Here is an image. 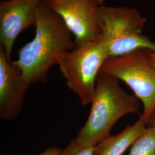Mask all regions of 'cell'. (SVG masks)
<instances>
[{
  "label": "cell",
  "instance_id": "obj_1",
  "mask_svg": "<svg viewBox=\"0 0 155 155\" xmlns=\"http://www.w3.org/2000/svg\"><path fill=\"white\" fill-rule=\"evenodd\" d=\"M35 27V38L18 50V59L14 61L31 86L46 81L59 57L76 48L72 33L61 17L44 0L37 9Z\"/></svg>",
  "mask_w": 155,
  "mask_h": 155
},
{
  "label": "cell",
  "instance_id": "obj_2",
  "mask_svg": "<svg viewBox=\"0 0 155 155\" xmlns=\"http://www.w3.org/2000/svg\"><path fill=\"white\" fill-rule=\"evenodd\" d=\"M118 80L105 73H99L88 118L74 139L78 143L95 147L110 135L120 118L139 113V99L127 94Z\"/></svg>",
  "mask_w": 155,
  "mask_h": 155
},
{
  "label": "cell",
  "instance_id": "obj_3",
  "mask_svg": "<svg viewBox=\"0 0 155 155\" xmlns=\"http://www.w3.org/2000/svg\"><path fill=\"white\" fill-rule=\"evenodd\" d=\"M109 57L108 45L101 34L88 43L59 57L57 65L67 86L77 95L82 105L91 104L97 78Z\"/></svg>",
  "mask_w": 155,
  "mask_h": 155
},
{
  "label": "cell",
  "instance_id": "obj_4",
  "mask_svg": "<svg viewBox=\"0 0 155 155\" xmlns=\"http://www.w3.org/2000/svg\"><path fill=\"white\" fill-rule=\"evenodd\" d=\"M101 35L108 45L110 57L124 55L139 49L155 50V43L142 33L147 20L127 6L101 8Z\"/></svg>",
  "mask_w": 155,
  "mask_h": 155
},
{
  "label": "cell",
  "instance_id": "obj_5",
  "mask_svg": "<svg viewBox=\"0 0 155 155\" xmlns=\"http://www.w3.org/2000/svg\"><path fill=\"white\" fill-rule=\"evenodd\" d=\"M150 50L139 49L124 55L109 57L100 70L122 81L133 90L143 103L140 116L147 125L155 110V67L150 61Z\"/></svg>",
  "mask_w": 155,
  "mask_h": 155
},
{
  "label": "cell",
  "instance_id": "obj_6",
  "mask_svg": "<svg viewBox=\"0 0 155 155\" xmlns=\"http://www.w3.org/2000/svg\"><path fill=\"white\" fill-rule=\"evenodd\" d=\"M58 14L75 38L76 47L84 45L101 33L100 12L104 0H44Z\"/></svg>",
  "mask_w": 155,
  "mask_h": 155
},
{
  "label": "cell",
  "instance_id": "obj_7",
  "mask_svg": "<svg viewBox=\"0 0 155 155\" xmlns=\"http://www.w3.org/2000/svg\"><path fill=\"white\" fill-rule=\"evenodd\" d=\"M30 86L20 68L0 47V118L2 120H13L20 115Z\"/></svg>",
  "mask_w": 155,
  "mask_h": 155
},
{
  "label": "cell",
  "instance_id": "obj_8",
  "mask_svg": "<svg viewBox=\"0 0 155 155\" xmlns=\"http://www.w3.org/2000/svg\"><path fill=\"white\" fill-rule=\"evenodd\" d=\"M40 2L36 0L0 2V47L9 58L17 36L25 29L35 25Z\"/></svg>",
  "mask_w": 155,
  "mask_h": 155
},
{
  "label": "cell",
  "instance_id": "obj_9",
  "mask_svg": "<svg viewBox=\"0 0 155 155\" xmlns=\"http://www.w3.org/2000/svg\"><path fill=\"white\" fill-rule=\"evenodd\" d=\"M147 127L142 117L127 126L121 132L109 135L94 147V155H122L130 147Z\"/></svg>",
  "mask_w": 155,
  "mask_h": 155
},
{
  "label": "cell",
  "instance_id": "obj_10",
  "mask_svg": "<svg viewBox=\"0 0 155 155\" xmlns=\"http://www.w3.org/2000/svg\"><path fill=\"white\" fill-rule=\"evenodd\" d=\"M128 155H155V127L147 126L131 146Z\"/></svg>",
  "mask_w": 155,
  "mask_h": 155
},
{
  "label": "cell",
  "instance_id": "obj_11",
  "mask_svg": "<svg viewBox=\"0 0 155 155\" xmlns=\"http://www.w3.org/2000/svg\"><path fill=\"white\" fill-rule=\"evenodd\" d=\"M94 147L83 146L74 139L58 155H94Z\"/></svg>",
  "mask_w": 155,
  "mask_h": 155
},
{
  "label": "cell",
  "instance_id": "obj_12",
  "mask_svg": "<svg viewBox=\"0 0 155 155\" xmlns=\"http://www.w3.org/2000/svg\"><path fill=\"white\" fill-rule=\"evenodd\" d=\"M61 150V148L57 147H50L38 155H58Z\"/></svg>",
  "mask_w": 155,
  "mask_h": 155
},
{
  "label": "cell",
  "instance_id": "obj_13",
  "mask_svg": "<svg viewBox=\"0 0 155 155\" xmlns=\"http://www.w3.org/2000/svg\"><path fill=\"white\" fill-rule=\"evenodd\" d=\"M147 126H151L155 127V110L152 114L147 124Z\"/></svg>",
  "mask_w": 155,
  "mask_h": 155
},
{
  "label": "cell",
  "instance_id": "obj_14",
  "mask_svg": "<svg viewBox=\"0 0 155 155\" xmlns=\"http://www.w3.org/2000/svg\"><path fill=\"white\" fill-rule=\"evenodd\" d=\"M149 58L152 64L155 67V50H150Z\"/></svg>",
  "mask_w": 155,
  "mask_h": 155
},
{
  "label": "cell",
  "instance_id": "obj_15",
  "mask_svg": "<svg viewBox=\"0 0 155 155\" xmlns=\"http://www.w3.org/2000/svg\"><path fill=\"white\" fill-rule=\"evenodd\" d=\"M36 1H41V0H36Z\"/></svg>",
  "mask_w": 155,
  "mask_h": 155
}]
</instances>
